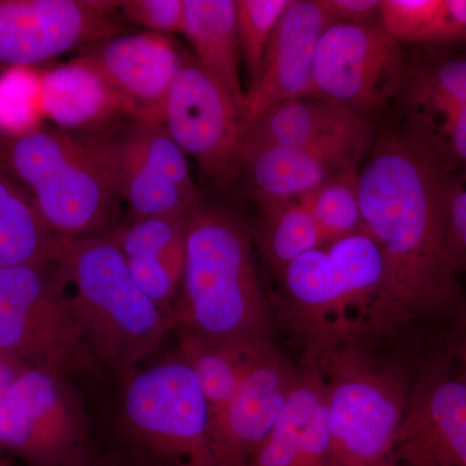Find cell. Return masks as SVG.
Returning <instances> with one entry per match:
<instances>
[{"label": "cell", "instance_id": "obj_11", "mask_svg": "<svg viewBox=\"0 0 466 466\" xmlns=\"http://www.w3.org/2000/svg\"><path fill=\"white\" fill-rule=\"evenodd\" d=\"M406 75L400 42L380 24H334L318 45L314 95L366 118L400 94Z\"/></svg>", "mask_w": 466, "mask_h": 466}, {"label": "cell", "instance_id": "obj_22", "mask_svg": "<svg viewBox=\"0 0 466 466\" xmlns=\"http://www.w3.org/2000/svg\"><path fill=\"white\" fill-rule=\"evenodd\" d=\"M42 110L57 128L75 135L137 118L127 100L82 57L42 70Z\"/></svg>", "mask_w": 466, "mask_h": 466}, {"label": "cell", "instance_id": "obj_7", "mask_svg": "<svg viewBox=\"0 0 466 466\" xmlns=\"http://www.w3.org/2000/svg\"><path fill=\"white\" fill-rule=\"evenodd\" d=\"M57 263L0 267V354L66 376L92 352Z\"/></svg>", "mask_w": 466, "mask_h": 466}, {"label": "cell", "instance_id": "obj_5", "mask_svg": "<svg viewBox=\"0 0 466 466\" xmlns=\"http://www.w3.org/2000/svg\"><path fill=\"white\" fill-rule=\"evenodd\" d=\"M0 173L57 238L116 228L121 198L97 156L76 135L43 126L18 137L0 135Z\"/></svg>", "mask_w": 466, "mask_h": 466}, {"label": "cell", "instance_id": "obj_20", "mask_svg": "<svg viewBox=\"0 0 466 466\" xmlns=\"http://www.w3.org/2000/svg\"><path fill=\"white\" fill-rule=\"evenodd\" d=\"M189 217H130L110 232L135 281L168 321L182 287Z\"/></svg>", "mask_w": 466, "mask_h": 466}, {"label": "cell", "instance_id": "obj_36", "mask_svg": "<svg viewBox=\"0 0 466 466\" xmlns=\"http://www.w3.org/2000/svg\"><path fill=\"white\" fill-rule=\"evenodd\" d=\"M382 0H325L336 24H370L379 18Z\"/></svg>", "mask_w": 466, "mask_h": 466}, {"label": "cell", "instance_id": "obj_27", "mask_svg": "<svg viewBox=\"0 0 466 466\" xmlns=\"http://www.w3.org/2000/svg\"><path fill=\"white\" fill-rule=\"evenodd\" d=\"M260 210V247L276 274L302 254L325 244L317 222L299 200L276 202Z\"/></svg>", "mask_w": 466, "mask_h": 466}, {"label": "cell", "instance_id": "obj_9", "mask_svg": "<svg viewBox=\"0 0 466 466\" xmlns=\"http://www.w3.org/2000/svg\"><path fill=\"white\" fill-rule=\"evenodd\" d=\"M122 416L131 437L156 458L174 466H217L210 410L182 355L128 376Z\"/></svg>", "mask_w": 466, "mask_h": 466}, {"label": "cell", "instance_id": "obj_37", "mask_svg": "<svg viewBox=\"0 0 466 466\" xmlns=\"http://www.w3.org/2000/svg\"><path fill=\"white\" fill-rule=\"evenodd\" d=\"M27 366L16 360V359L8 357V355L0 354V400L5 397L7 392L9 386L15 381V379Z\"/></svg>", "mask_w": 466, "mask_h": 466}, {"label": "cell", "instance_id": "obj_34", "mask_svg": "<svg viewBox=\"0 0 466 466\" xmlns=\"http://www.w3.org/2000/svg\"><path fill=\"white\" fill-rule=\"evenodd\" d=\"M446 321L440 351L449 361L450 368L466 386V291Z\"/></svg>", "mask_w": 466, "mask_h": 466}, {"label": "cell", "instance_id": "obj_25", "mask_svg": "<svg viewBox=\"0 0 466 466\" xmlns=\"http://www.w3.org/2000/svg\"><path fill=\"white\" fill-rule=\"evenodd\" d=\"M179 336V354L198 379L210 410V424L238 391L254 352L262 343L217 342L189 334Z\"/></svg>", "mask_w": 466, "mask_h": 466}, {"label": "cell", "instance_id": "obj_28", "mask_svg": "<svg viewBox=\"0 0 466 466\" xmlns=\"http://www.w3.org/2000/svg\"><path fill=\"white\" fill-rule=\"evenodd\" d=\"M358 184L359 173L351 171L297 198L311 213L325 242L363 228Z\"/></svg>", "mask_w": 466, "mask_h": 466}, {"label": "cell", "instance_id": "obj_32", "mask_svg": "<svg viewBox=\"0 0 466 466\" xmlns=\"http://www.w3.org/2000/svg\"><path fill=\"white\" fill-rule=\"evenodd\" d=\"M119 12L125 21L144 27L146 32L183 34L184 0H121Z\"/></svg>", "mask_w": 466, "mask_h": 466}, {"label": "cell", "instance_id": "obj_38", "mask_svg": "<svg viewBox=\"0 0 466 466\" xmlns=\"http://www.w3.org/2000/svg\"><path fill=\"white\" fill-rule=\"evenodd\" d=\"M0 466H8V464L5 461V460L0 459Z\"/></svg>", "mask_w": 466, "mask_h": 466}, {"label": "cell", "instance_id": "obj_2", "mask_svg": "<svg viewBox=\"0 0 466 466\" xmlns=\"http://www.w3.org/2000/svg\"><path fill=\"white\" fill-rule=\"evenodd\" d=\"M170 330L217 342L269 341L271 309L253 238L227 208L202 202L189 217L186 268Z\"/></svg>", "mask_w": 466, "mask_h": 466}, {"label": "cell", "instance_id": "obj_35", "mask_svg": "<svg viewBox=\"0 0 466 466\" xmlns=\"http://www.w3.org/2000/svg\"><path fill=\"white\" fill-rule=\"evenodd\" d=\"M466 43V0H441L431 45Z\"/></svg>", "mask_w": 466, "mask_h": 466}, {"label": "cell", "instance_id": "obj_3", "mask_svg": "<svg viewBox=\"0 0 466 466\" xmlns=\"http://www.w3.org/2000/svg\"><path fill=\"white\" fill-rule=\"evenodd\" d=\"M279 276L284 314L306 343V360L390 329L381 251L364 227L302 254Z\"/></svg>", "mask_w": 466, "mask_h": 466}, {"label": "cell", "instance_id": "obj_8", "mask_svg": "<svg viewBox=\"0 0 466 466\" xmlns=\"http://www.w3.org/2000/svg\"><path fill=\"white\" fill-rule=\"evenodd\" d=\"M76 137L106 167L131 218L189 216L202 204L187 156L164 125L130 116Z\"/></svg>", "mask_w": 466, "mask_h": 466}, {"label": "cell", "instance_id": "obj_33", "mask_svg": "<svg viewBox=\"0 0 466 466\" xmlns=\"http://www.w3.org/2000/svg\"><path fill=\"white\" fill-rule=\"evenodd\" d=\"M444 217L451 256L462 274L466 272V170L447 179Z\"/></svg>", "mask_w": 466, "mask_h": 466}, {"label": "cell", "instance_id": "obj_23", "mask_svg": "<svg viewBox=\"0 0 466 466\" xmlns=\"http://www.w3.org/2000/svg\"><path fill=\"white\" fill-rule=\"evenodd\" d=\"M364 121V116L321 97L284 101L245 127L242 159L248 152L267 147L317 143Z\"/></svg>", "mask_w": 466, "mask_h": 466}, {"label": "cell", "instance_id": "obj_1", "mask_svg": "<svg viewBox=\"0 0 466 466\" xmlns=\"http://www.w3.org/2000/svg\"><path fill=\"white\" fill-rule=\"evenodd\" d=\"M446 182L403 135L382 137L359 174L363 227L381 251L390 329L444 320L464 296L447 238Z\"/></svg>", "mask_w": 466, "mask_h": 466}, {"label": "cell", "instance_id": "obj_21", "mask_svg": "<svg viewBox=\"0 0 466 466\" xmlns=\"http://www.w3.org/2000/svg\"><path fill=\"white\" fill-rule=\"evenodd\" d=\"M250 466H336L323 376L305 361L283 415L251 459Z\"/></svg>", "mask_w": 466, "mask_h": 466}, {"label": "cell", "instance_id": "obj_30", "mask_svg": "<svg viewBox=\"0 0 466 466\" xmlns=\"http://www.w3.org/2000/svg\"><path fill=\"white\" fill-rule=\"evenodd\" d=\"M291 0H238L236 24L249 88L258 81L272 33Z\"/></svg>", "mask_w": 466, "mask_h": 466}, {"label": "cell", "instance_id": "obj_12", "mask_svg": "<svg viewBox=\"0 0 466 466\" xmlns=\"http://www.w3.org/2000/svg\"><path fill=\"white\" fill-rule=\"evenodd\" d=\"M86 433L81 404L60 373L27 367L0 400V449L30 464L75 465Z\"/></svg>", "mask_w": 466, "mask_h": 466}, {"label": "cell", "instance_id": "obj_16", "mask_svg": "<svg viewBox=\"0 0 466 466\" xmlns=\"http://www.w3.org/2000/svg\"><path fill=\"white\" fill-rule=\"evenodd\" d=\"M299 373L300 368L271 341L257 349L238 391L211 421L217 466H250L254 453L283 415Z\"/></svg>", "mask_w": 466, "mask_h": 466}, {"label": "cell", "instance_id": "obj_4", "mask_svg": "<svg viewBox=\"0 0 466 466\" xmlns=\"http://www.w3.org/2000/svg\"><path fill=\"white\" fill-rule=\"evenodd\" d=\"M55 262L73 288V309L97 358L128 377L157 354L170 321L135 281L110 232L60 238Z\"/></svg>", "mask_w": 466, "mask_h": 466}, {"label": "cell", "instance_id": "obj_26", "mask_svg": "<svg viewBox=\"0 0 466 466\" xmlns=\"http://www.w3.org/2000/svg\"><path fill=\"white\" fill-rule=\"evenodd\" d=\"M58 244L60 238L43 226L25 196L0 173V267L55 262Z\"/></svg>", "mask_w": 466, "mask_h": 466}, {"label": "cell", "instance_id": "obj_13", "mask_svg": "<svg viewBox=\"0 0 466 466\" xmlns=\"http://www.w3.org/2000/svg\"><path fill=\"white\" fill-rule=\"evenodd\" d=\"M403 137L444 177L466 170V48L431 52L407 69Z\"/></svg>", "mask_w": 466, "mask_h": 466}, {"label": "cell", "instance_id": "obj_17", "mask_svg": "<svg viewBox=\"0 0 466 466\" xmlns=\"http://www.w3.org/2000/svg\"><path fill=\"white\" fill-rule=\"evenodd\" d=\"M367 121L317 143L300 147H267L242 159L241 177L259 208L297 200L339 175L357 171L367 148Z\"/></svg>", "mask_w": 466, "mask_h": 466}, {"label": "cell", "instance_id": "obj_31", "mask_svg": "<svg viewBox=\"0 0 466 466\" xmlns=\"http://www.w3.org/2000/svg\"><path fill=\"white\" fill-rule=\"evenodd\" d=\"M441 0H382L379 24L397 42L431 45Z\"/></svg>", "mask_w": 466, "mask_h": 466}, {"label": "cell", "instance_id": "obj_19", "mask_svg": "<svg viewBox=\"0 0 466 466\" xmlns=\"http://www.w3.org/2000/svg\"><path fill=\"white\" fill-rule=\"evenodd\" d=\"M334 24L325 0H291L272 33L258 81L248 88L244 128L278 104L315 96L318 45Z\"/></svg>", "mask_w": 466, "mask_h": 466}, {"label": "cell", "instance_id": "obj_18", "mask_svg": "<svg viewBox=\"0 0 466 466\" xmlns=\"http://www.w3.org/2000/svg\"><path fill=\"white\" fill-rule=\"evenodd\" d=\"M192 55L173 36L116 34L85 48L82 58L133 106L137 119L164 125L168 92Z\"/></svg>", "mask_w": 466, "mask_h": 466}, {"label": "cell", "instance_id": "obj_15", "mask_svg": "<svg viewBox=\"0 0 466 466\" xmlns=\"http://www.w3.org/2000/svg\"><path fill=\"white\" fill-rule=\"evenodd\" d=\"M395 466H466V386L440 350L412 379Z\"/></svg>", "mask_w": 466, "mask_h": 466}, {"label": "cell", "instance_id": "obj_24", "mask_svg": "<svg viewBox=\"0 0 466 466\" xmlns=\"http://www.w3.org/2000/svg\"><path fill=\"white\" fill-rule=\"evenodd\" d=\"M184 5L183 35L191 43L195 57L228 88L244 112L247 91L240 76L238 0H184Z\"/></svg>", "mask_w": 466, "mask_h": 466}, {"label": "cell", "instance_id": "obj_10", "mask_svg": "<svg viewBox=\"0 0 466 466\" xmlns=\"http://www.w3.org/2000/svg\"><path fill=\"white\" fill-rule=\"evenodd\" d=\"M164 126L184 155L195 159L218 188H232L240 179L242 110L228 88L195 55L168 92Z\"/></svg>", "mask_w": 466, "mask_h": 466}, {"label": "cell", "instance_id": "obj_6", "mask_svg": "<svg viewBox=\"0 0 466 466\" xmlns=\"http://www.w3.org/2000/svg\"><path fill=\"white\" fill-rule=\"evenodd\" d=\"M323 376L336 466H395L394 449L412 380L377 359L363 341L312 360Z\"/></svg>", "mask_w": 466, "mask_h": 466}, {"label": "cell", "instance_id": "obj_14", "mask_svg": "<svg viewBox=\"0 0 466 466\" xmlns=\"http://www.w3.org/2000/svg\"><path fill=\"white\" fill-rule=\"evenodd\" d=\"M121 0H0V69L41 66L124 32Z\"/></svg>", "mask_w": 466, "mask_h": 466}, {"label": "cell", "instance_id": "obj_29", "mask_svg": "<svg viewBox=\"0 0 466 466\" xmlns=\"http://www.w3.org/2000/svg\"><path fill=\"white\" fill-rule=\"evenodd\" d=\"M42 70L9 67L0 73V135L18 137L42 127Z\"/></svg>", "mask_w": 466, "mask_h": 466}, {"label": "cell", "instance_id": "obj_39", "mask_svg": "<svg viewBox=\"0 0 466 466\" xmlns=\"http://www.w3.org/2000/svg\"><path fill=\"white\" fill-rule=\"evenodd\" d=\"M72 466H76V465H72Z\"/></svg>", "mask_w": 466, "mask_h": 466}]
</instances>
